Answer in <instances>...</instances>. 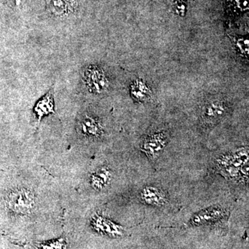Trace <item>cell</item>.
I'll use <instances>...</instances> for the list:
<instances>
[{
	"instance_id": "cell-15",
	"label": "cell",
	"mask_w": 249,
	"mask_h": 249,
	"mask_svg": "<svg viewBox=\"0 0 249 249\" xmlns=\"http://www.w3.org/2000/svg\"><path fill=\"white\" fill-rule=\"evenodd\" d=\"M70 3L67 0H55L53 2V6L56 14H64L67 12V8L70 9Z\"/></svg>"
},
{
	"instance_id": "cell-16",
	"label": "cell",
	"mask_w": 249,
	"mask_h": 249,
	"mask_svg": "<svg viewBox=\"0 0 249 249\" xmlns=\"http://www.w3.org/2000/svg\"><path fill=\"white\" fill-rule=\"evenodd\" d=\"M232 6L240 11L248 9V0H232Z\"/></svg>"
},
{
	"instance_id": "cell-11",
	"label": "cell",
	"mask_w": 249,
	"mask_h": 249,
	"mask_svg": "<svg viewBox=\"0 0 249 249\" xmlns=\"http://www.w3.org/2000/svg\"><path fill=\"white\" fill-rule=\"evenodd\" d=\"M111 178L110 170L106 168H100L92 174L90 178V182L95 190L101 191L107 186Z\"/></svg>"
},
{
	"instance_id": "cell-13",
	"label": "cell",
	"mask_w": 249,
	"mask_h": 249,
	"mask_svg": "<svg viewBox=\"0 0 249 249\" xmlns=\"http://www.w3.org/2000/svg\"><path fill=\"white\" fill-rule=\"evenodd\" d=\"M235 47L245 57L249 55V39L246 37H231Z\"/></svg>"
},
{
	"instance_id": "cell-10",
	"label": "cell",
	"mask_w": 249,
	"mask_h": 249,
	"mask_svg": "<svg viewBox=\"0 0 249 249\" xmlns=\"http://www.w3.org/2000/svg\"><path fill=\"white\" fill-rule=\"evenodd\" d=\"M36 116L40 120L44 116L53 113L54 100L53 90H51L43 98H41L34 108Z\"/></svg>"
},
{
	"instance_id": "cell-8",
	"label": "cell",
	"mask_w": 249,
	"mask_h": 249,
	"mask_svg": "<svg viewBox=\"0 0 249 249\" xmlns=\"http://www.w3.org/2000/svg\"><path fill=\"white\" fill-rule=\"evenodd\" d=\"M140 198L145 204L157 207L163 206L168 201L164 192L157 187L151 186L142 188L140 193Z\"/></svg>"
},
{
	"instance_id": "cell-9",
	"label": "cell",
	"mask_w": 249,
	"mask_h": 249,
	"mask_svg": "<svg viewBox=\"0 0 249 249\" xmlns=\"http://www.w3.org/2000/svg\"><path fill=\"white\" fill-rule=\"evenodd\" d=\"M80 129L82 134L89 138H98L103 134L101 124L96 119L85 116L80 124Z\"/></svg>"
},
{
	"instance_id": "cell-1",
	"label": "cell",
	"mask_w": 249,
	"mask_h": 249,
	"mask_svg": "<svg viewBox=\"0 0 249 249\" xmlns=\"http://www.w3.org/2000/svg\"><path fill=\"white\" fill-rule=\"evenodd\" d=\"M248 150H246L222 156L217 160L219 171L231 178H237L242 174L245 177H248Z\"/></svg>"
},
{
	"instance_id": "cell-4",
	"label": "cell",
	"mask_w": 249,
	"mask_h": 249,
	"mask_svg": "<svg viewBox=\"0 0 249 249\" xmlns=\"http://www.w3.org/2000/svg\"><path fill=\"white\" fill-rule=\"evenodd\" d=\"M229 111V106L222 99H211L205 103L201 111L203 121L213 124L224 119Z\"/></svg>"
},
{
	"instance_id": "cell-7",
	"label": "cell",
	"mask_w": 249,
	"mask_h": 249,
	"mask_svg": "<svg viewBox=\"0 0 249 249\" xmlns=\"http://www.w3.org/2000/svg\"><path fill=\"white\" fill-rule=\"evenodd\" d=\"M227 215V212L225 210L220 208H211L203 210L195 214L190 221V224L192 226H199L212 224L224 219Z\"/></svg>"
},
{
	"instance_id": "cell-14",
	"label": "cell",
	"mask_w": 249,
	"mask_h": 249,
	"mask_svg": "<svg viewBox=\"0 0 249 249\" xmlns=\"http://www.w3.org/2000/svg\"><path fill=\"white\" fill-rule=\"evenodd\" d=\"M66 242L62 238L39 245V249H66Z\"/></svg>"
},
{
	"instance_id": "cell-2",
	"label": "cell",
	"mask_w": 249,
	"mask_h": 249,
	"mask_svg": "<svg viewBox=\"0 0 249 249\" xmlns=\"http://www.w3.org/2000/svg\"><path fill=\"white\" fill-rule=\"evenodd\" d=\"M8 206L10 209L18 214H27L34 209L35 196L27 189H16L8 196Z\"/></svg>"
},
{
	"instance_id": "cell-6",
	"label": "cell",
	"mask_w": 249,
	"mask_h": 249,
	"mask_svg": "<svg viewBox=\"0 0 249 249\" xmlns=\"http://www.w3.org/2000/svg\"><path fill=\"white\" fill-rule=\"evenodd\" d=\"M84 78L88 88L93 92H103L107 89L109 85L104 73L98 67H88L84 73Z\"/></svg>"
},
{
	"instance_id": "cell-5",
	"label": "cell",
	"mask_w": 249,
	"mask_h": 249,
	"mask_svg": "<svg viewBox=\"0 0 249 249\" xmlns=\"http://www.w3.org/2000/svg\"><path fill=\"white\" fill-rule=\"evenodd\" d=\"M91 225L98 233L111 237H121L125 232L121 226L100 214H95L91 218Z\"/></svg>"
},
{
	"instance_id": "cell-12",
	"label": "cell",
	"mask_w": 249,
	"mask_h": 249,
	"mask_svg": "<svg viewBox=\"0 0 249 249\" xmlns=\"http://www.w3.org/2000/svg\"><path fill=\"white\" fill-rule=\"evenodd\" d=\"M131 95L137 101L143 102L150 98V89L142 80H136L131 85Z\"/></svg>"
},
{
	"instance_id": "cell-3",
	"label": "cell",
	"mask_w": 249,
	"mask_h": 249,
	"mask_svg": "<svg viewBox=\"0 0 249 249\" xmlns=\"http://www.w3.org/2000/svg\"><path fill=\"white\" fill-rule=\"evenodd\" d=\"M168 142V137L164 132L149 134L142 141L141 150L150 160L157 159L164 150Z\"/></svg>"
}]
</instances>
